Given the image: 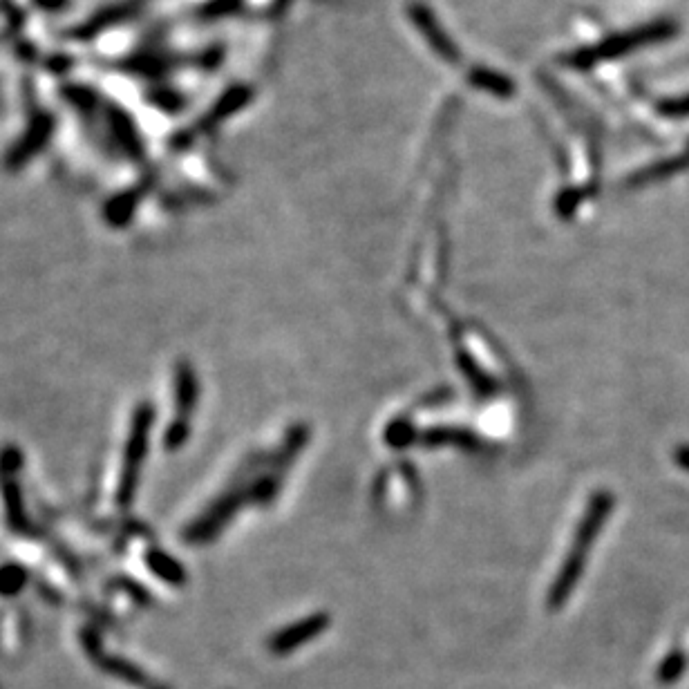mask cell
<instances>
[{"label":"cell","instance_id":"3957f363","mask_svg":"<svg viewBox=\"0 0 689 689\" xmlns=\"http://www.w3.org/2000/svg\"><path fill=\"white\" fill-rule=\"evenodd\" d=\"M175 396H177V419L173 426L166 432V448H179L188 437V419L195 408L197 399V381L195 374L188 363H182L177 367V379H175Z\"/></svg>","mask_w":689,"mask_h":689},{"label":"cell","instance_id":"8fae6325","mask_svg":"<svg viewBox=\"0 0 689 689\" xmlns=\"http://www.w3.org/2000/svg\"><path fill=\"white\" fill-rule=\"evenodd\" d=\"M148 560H150L148 564L153 566V571L162 575L164 580H168V582H179V578H182V569H179V566H177L171 558H166V555H162V553H153Z\"/></svg>","mask_w":689,"mask_h":689},{"label":"cell","instance_id":"7a4b0ae2","mask_svg":"<svg viewBox=\"0 0 689 689\" xmlns=\"http://www.w3.org/2000/svg\"><path fill=\"white\" fill-rule=\"evenodd\" d=\"M674 34H676V23H667V21L640 27V30H636V32L613 36V39L604 41L600 47H596V50L578 52L573 56V63L578 65V68H589V65H593V63L613 59V56L627 54V52L638 50V47L649 45V43H660V41H665Z\"/></svg>","mask_w":689,"mask_h":689},{"label":"cell","instance_id":"52a82bcc","mask_svg":"<svg viewBox=\"0 0 689 689\" xmlns=\"http://www.w3.org/2000/svg\"><path fill=\"white\" fill-rule=\"evenodd\" d=\"M94 660H99L103 672L117 676V678H121V681H126L130 685H146L148 683L146 674L141 672L137 665L128 663V660H124V658H112V656L99 654Z\"/></svg>","mask_w":689,"mask_h":689},{"label":"cell","instance_id":"ba28073f","mask_svg":"<svg viewBox=\"0 0 689 689\" xmlns=\"http://www.w3.org/2000/svg\"><path fill=\"white\" fill-rule=\"evenodd\" d=\"M112 130L117 132L119 144L124 146L126 153L135 155V157L141 153V144L135 135V126H132L130 121L121 115V112H115V115H112Z\"/></svg>","mask_w":689,"mask_h":689},{"label":"cell","instance_id":"8992f818","mask_svg":"<svg viewBox=\"0 0 689 689\" xmlns=\"http://www.w3.org/2000/svg\"><path fill=\"white\" fill-rule=\"evenodd\" d=\"M412 18H414V23H417V27H421V32L426 34V39L430 41L434 50H437L443 59H448L450 63H457L459 52L455 50V45H452L448 41V36L439 30V25H434L432 16L426 12V9H423L421 5H414Z\"/></svg>","mask_w":689,"mask_h":689},{"label":"cell","instance_id":"6da1fadb","mask_svg":"<svg viewBox=\"0 0 689 689\" xmlns=\"http://www.w3.org/2000/svg\"><path fill=\"white\" fill-rule=\"evenodd\" d=\"M150 428H153V408H150V405H139L135 417H132L130 437H128L126 452H124V464H121V477H119V490H117V499L121 506H128L132 499H135L141 464H144L146 450H148Z\"/></svg>","mask_w":689,"mask_h":689},{"label":"cell","instance_id":"9c48e42d","mask_svg":"<svg viewBox=\"0 0 689 689\" xmlns=\"http://www.w3.org/2000/svg\"><path fill=\"white\" fill-rule=\"evenodd\" d=\"M470 81L475 83V86L479 88H484L488 92H493V94H499V97H506V94H511L513 92V83L504 79V77H499V74L495 72H488V70H477L470 74Z\"/></svg>","mask_w":689,"mask_h":689},{"label":"cell","instance_id":"5b68a950","mask_svg":"<svg viewBox=\"0 0 689 689\" xmlns=\"http://www.w3.org/2000/svg\"><path fill=\"white\" fill-rule=\"evenodd\" d=\"M325 627H327V618H309L305 622H300V625L289 627L282 631V634H278L269 643V649L273 651V654H289V651H294L302 643H307V640L316 638Z\"/></svg>","mask_w":689,"mask_h":689},{"label":"cell","instance_id":"277c9868","mask_svg":"<svg viewBox=\"0 0 689 689\" xmlns=\"http://www.w3.org/2000/svg\"><path fill=\"white\" fill-rule=\"evenodd\" d=\"M50 135H52V119L47 115L34 117L30 128H27V132L21 137V141H18V144L12 148V153H9L7 166L18 168L25 162H30V159L47 144Z\"/></svg>","mask_w":689,"mask_h":689},{"label":"cell","instance_id":"9a60e30c","mask_svg":"<svg viewBox=\"0 0 689 689\" xmlns=\"http://www.w3.org/2000/svg\"><path fill=\"white\" fill-rule=\"evenodd\" d=\"M155 689H168V687H155Z\"/></svg>","mask_w":689,"mask_h":689},{"label":"cell","instance_id":"4fadbf2b","mask_svg":"<svg viewBox=\"0 0 689 689\" xmlns=\"http://www.w3.org/2000/svg\"><path fill=\"white\" fill-rule=\"evenodd\" d=\"M660 110L665 112V115H672V117H687L689 115V99H681V101H667L660 106Z\"/></svg>","mask_w":689,"mask_h":689},{"label":"cell","instance_id":"5bb4252c","mask_svg":"<svg viewBox=\"0 0 689 689\" xmlns=\"http://www.w3.org/2000/svg\"><path fill=\"white\" fill-rule=\"evenodd\" d=\"M39 3L47 9H59V5H63V0H39Z\"/></svg>","mask_w":689,"mask_h":689},{"label":"cell","instance_id":"7c38bea8","mask_svg":"<svg viewBox=\"0 0 689 689\" xmlns=\"http://www.w3.org/2000/svg\"><path fill=\"white\" fill-rule=\"evenodd\" d=\"M25 582V575L21 569H16V566H7V569L0 571V593H16L18 589L23 587Z\"/></svg>","mask_w":689,"mask_h":689},{"label":"cell","instance_id":"30bf717a","mask_svg":"<svg viewBox=\"0 0 689 689\" xmlns=\"http://www.w3.org/2000/svg\"><path fill=\"white\" fill-rule=\"evenodd\" d=\"M137 197L132 193H126L117 197V200H112L106 209V215L110 224H126V220H130V215L135 213V204Z\"/></svg>","mask_w":689,"mask_h":689}]
</instances>
